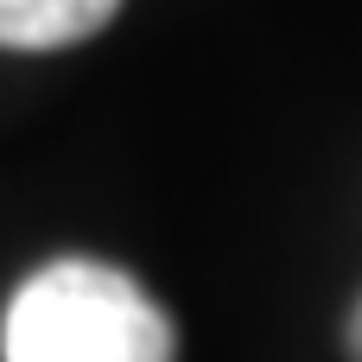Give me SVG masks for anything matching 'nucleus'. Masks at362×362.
Here are the masks:
<instances>
[{"mask_svg":"<svg viewBox=\"0 0 362 362\" xmlns=\"http://www.w3.org/2000/svg\"><path fill=\"white\" fill-rule=\"evenodd\" d=\"M178 337L165 305L108 261H51L38 267L0 318L6 362H172Z\"/></svg>","mask_w":362,"mask_h":362,"instance_id":"obj_1","label":"nucleus"},{"mask_svg":"<svg viewBox=\"0 0 362 362\" xmlns=\"http://www.w3.org/2000/svg\"><path fill=\"white\" fill-rule=\"evenodd\" d=\"M121 0H0V51H64L95 38Z\"/></svg>","mask_w":362,"mask_h":362,"instance_id":"obj_2","label":"nucleus"},{"mask_svg":"<svg viewBox=\"0 0 362 362\" xmlns=\"http://www.w3.org/2000/svg\"><path fill=\"white\" fill-rule=\"evenodd\" d=\"M350 362H362V299H356V312H350Z\"/></svg>","mask_w":362,"mask_h":362,"instance_id":"obj_3","label":"nucleus"}]
</instances>
